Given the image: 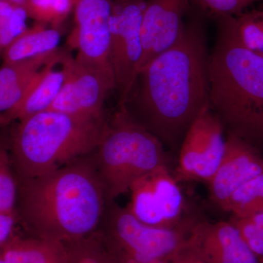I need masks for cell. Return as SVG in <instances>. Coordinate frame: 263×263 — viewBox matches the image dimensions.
I'll return each mask as SVG.
<instances>
[{
    "mask_svg": "<svg viewBox=\"0 0 263 263\" xmlns=\"http://www.w3.org/2000/svg\"><path fill=\"white\" fill-rule=\"evenodd\" d=\"M220 119L205 107L183 137L176 170L177 181L196 180L209 182L220 164L226 139Z\"/></svg>",
    "mask_w": 263,
    "mask_h": 263,
    "instance_id": "9c48e42d",
    "label": "cell"
},
{
    "mask_svg": "<svg viewBox=\"0 0 263 263\" xmlns=\"http://www.w3.org/2000/svg\"><path fill=\"white\" fill-rule=\"evenodd\" d=\"M217 21V39L209 57V105L224 130L263 146V57L237 35L235 16Z\"/></svg>",
    "mask_w": 263,
    "mask_h": 263,
    "instance_id": "3957f363",
    "label": "cell"
},
{
    "mask_svg": "<svg viewBox=\"0 0 263 263\" xmlns=\"http://www.w3.org/2000/svg\"><path fill=\"white\" fill-rule=\"evenodd\" d=\"M188 243L205 263H259L231 221L197 220Z\"/></svg>",
    "mask_w": 263,
    "mask_h": 263,
    "instance_id": "5bb4252c",
    "label": "cell"
},
{
    "mask_svg": "<svg viewBox=\"0 0 263 263\" xmlns=\"http://www.w3.org/2000/svg\"><path fill=\"white\" fill-rule=\"evenodd\" d=\"M108 115H72L55 110L18 122L10 136L15 176L36 177L64 167L95 149Z\"/></svg>",
    "mask_w": 263,
    "mask_h": 263,
    "instance_id": "277c9868",
    "label": "cell"
},
{
    "mask_svg": "<svg viewBox=\"0 0 263 263\" xmlns=\"http://www.w3.org/2000/svg\"><path fill=\"white\" fill-rule=\"evenodd\" d=\"M112 5L113 0H76L75 27L67 43L77 51L79 63L114 79L110 60Z\"/></svg>",
    "mask_w": 263,
    "mask_h": 263,
    "instance_id": "30bf717a",
    "label": "cell"
},
{
    "mask_svg": "<svg viewBox=\"0 0 263 263\" xmlns=\"http://www.w3.org/2000/svg\"><path fill=\"white\" fill-rule=\"evenodd\" d=\"M0 1H5V2H8V0H0Z\"/></svg>",
    "mask_w": 263,
    "mask_h": 263,
    "instance_id": "e575fe53",
    "label": "cell"
},
{
    "mask_svg": "<svg viewBox=\"0 0 263 263\" xmlns=\"http://www.w3.org/2000/svg\"><path fill=\"white\" fill-rule=\"evenodd\" d=\"M209 61L203 24L195 17L174 46L142 69L139 87L124 105L171 149L179 151L189 128L209 105Z\"/></svg>",
    "mask_w": 263,
    "mask_h": 263,
    "instance_id": "6da1fadb",
    "label": "cell"
},
{
    "mask_svg": "<svg viewBox=\"0 0 263 263\" xmlns=\"http://www.w3.org/2000/svg\"><path fill=\"white\" fill-rule=\"evenodd\" d=\"M263 173V157L257 147L228 134L224 155L208 182L211 199L222 209L233 193L249 180Z\"/></svg>",
    "mask_w": 263,
    "mask_h": 263,
    "instance_id": "4fadbf2b",
    "label": "cell"
},
{
    "mask_svg": "<svg viewBox=\"0 0 263 263\" xmlns=\"http://www.w3.org/2000/svg\"><path fill=\"white\" fill-rule=\"evenodd\" d=\"M230 221L238 228L245 243L257 258L263 257V228L249 217H232Z\"/></svg>",
    "mask_w": 263,
    "mask_h": 263,
    "instance_id": "484cf974",
    "label": "cell"
},
{
    "mask_svg": "<svg viewBox=\"0 0 263 263\" xmlns=\"http://www.w3.org/2000/svg\"><path fill=\"white\" fill-rule=\"evenodd\" d=\"M0 263H6L4 258H3V255H2L1 252H0Z\"/></svg>",
    "mask_w": 263,
    "mask_h": 263,
    "instance_id": "1f68e13d",
    "label": "cell"
},
{
    "mask_svg": "<svg viewBox=\"0 0 263 263\" xmlns=\"http://www.w3.org/2000/svg\"><path fill=\"white\" fill-rule=\"evenodd\" d=\"M17 181L11 155L10 137L0 134V211L15 212Z\"/></svg>",
    "mask_w": 263,
    "mask_h": 263,
    "instance_id": "44dd1931",
    "label": "cell"
},
{
    "mask_svg": "<svg viewBox=\"0 0 263 263\" xmlns=\"http://www.w3.org/2000/svg\"><path fill=\"white\" fill-rule=\"evenodd\" d=\"M60 64L65 79L60 94L48 110L81 116L105 113L104 103L116 88L114 78L81 65L64 50H60Z\"/></svg>",
    "mask_w": 263,
    "mask_h": 263,
    "instance_id": "8fae6325",
    "label": "cell"
},
{
    "mask_svg": "<svg viewBox=\"0 0 263 263\" xmlns=\"http://www.w3.org/2000/svg\"><path fill=\"white\" fill-rule=\"evenodd\" d=\"M237 35L250 51L259 53L263 50V22L258 10L243 12L235 16Z\"/></svg>",
    "mask_w": 263,
    "mask_h": 263,
    "instance_id": "603a6c76",
    "label": "cell"
},
{
    "mask_svg": "<svg viewBox=\"0 0 263 263\" xmlns=\"http://www.w3.org/2000/svg\"><path fill=\"white\" fill-rule=\"evenodd\" d=\"M259 263H263V257H261V258L259 259Z\"/></svg>",
    "mask_w": 263,
    "mask_h": 263,
    "instance_id": "d6a6232c",
    "label": "cell"
},
{
    "mask_svg": "<svg viewBox=\"0 0 263 263\" xmlns=\"http://www.w3.org/2000/svg\"><path fill=\"white\" fill-rule=\"evenodd\" d=\"M27 14L24 8H13L8 2L0 1V53L17 36L27 29Z\"/></svg>",
    "mask_w": 263,
    "mask_h": 263,
    "instance_id": "cb8c5ba5",
    "label": "cell"
},
{
    "mask_svg": "<svg viewBox=\"0 0 263 263\" xmlns=\"http://www.w3.org/2000/svg\"><path fill=\"white\" fill-rule=\"evenodd\" d=\"M60 38V29L48 28L44 24L36 23L7 46L2 53L3 64L16 63L57 51Z\"/></svg>",
    "mask_w": 263,
    "mask_h": 263,
    "instance_id": "ac0fdd59",
    "label": "cell"
},
{
    "mask_svg": "<svg viewBox=\"0 0 263 263\" xmlns=\"http://www.w3.org/2000/svg\"><path fill=\"white\" fill-rule=\"evenodd\" d=\"M109 202L128 193L137 179L168 166L165 146L136 122L124 105L108 116L100 141L91 153Z\"/></svg>",
    "mask_w": 263,
    "mask_h": 263,
    "instance_id": "5b68a950",
    "label": "cell"
},
{
    "mask_svg": "<svg viewBox=\"0 0 263 263\" xmlns=\"http://www.w3.org/2000/svg\"><path fill=\"white\" fill-rule=\"evenodd\" d=\"M200 13L215 19L237 16L258 0H192Z\"/></svg>",
    "mask_w": 263,
    "mask_h": 263,
    "instance_id": "d4e9b609",
    "label": "cell"
},
{
    "mask_svg": "<svg viewBox=\"0 0 263 263\" xmlns=\"http://www.w3.org/2000/svg\"><path fill=\"white\" fill-rule=\"evenodd\" d=\"M27 2L28 0H8V3L13 8H24V9Z\"/></svg>",
    "mask_w": 263,
    "mask_h": 263,
    "instance_id": "f1b7e54d",
    "label": "cell"
},
{
    "mask_svg": "<svg viewBox=\"0 0 263 263\" xmlns=\"http://www.w3.org/2000/svg\"><path fill=\"white\" fill-rule=\"evenodd\" d=\"M60 51L56 59L43 67L39 76L23 99L16 105L0 114V128L8 127L15 122H20L31 116L48 110L57 96L65 79L64 70H54L60 63Z\"/></svg>",
    "mask_w": 263,
    "mask_h": 263,
    "instance_id": "9a60e30c",
    "label": "cell"
},
{
    "mask_svg": "<svg viewBox=\"0 0 263 263\" xmlns=\"http://www.w3.org/2000/svg\"><path fill=\"white\" fill-rule=\"evenodd\" d=\"M197 221L186 217L175 228H155L110 201L96 232L112 263H167L187 245Z\"/></svg>",
    "mask_w": 263,
    "mask_h": 263,
    "instance_id": "8992f818",
    "label": "cell"
},
{
    "mask_svg": "<svg viewBox=\"0 0 263 263\" xmlns=\"http://www.w3.org/2000/svg\"><path fill=\"white\" fill-rule=\"evenodd\" d=\"M17 224H18V221L15 212L0 211V247L15 234V228Z\"/></svg>",
    "mask_w": 263,
    "mask_h": 263,
    "instance_id": "4316f807",
    "label": "cell"
},
{
    "mask_svg": "<svg viewBox=\"0 0 263 263\" xmlns=\"http://www.w3.org/2000/svg\"><path fill=\"white\" fill-rule=\"evenodd\" d=\"M127 210L143 224L173 228L183 219L184 198L176 176L168 166L148 173L132 184Z\"/></svg>",
    "mask_w": 263,
    "mask_h": 263,
    "instance_id": "ba28073f",
    "label": "cell"
},
{
    "mask_svg": "<svg viewBox=\"0 0 263 263\" xmlns=\"http://www.w3.org/2000/svg\"><path fill=\"white\" fill-rule=\"evenodd\" d=\"M222 210L243 218L263 212V173L242 185L226 202Z\"/></svg>",
    "mask_w": 263,
    "mask_h": 263,
    "instance_id": "d6986e66",
    "label": "cell"
},
{
    "mask_svg": "<svg viewBox=\"0 0 263 263\" xmlns=\"http://www.w3.org/2000/svg\"><path fill=\"white\" fill-rule=\"evenodd\" d=\"M6 263H69L64 243L15 234L0 247Z\"/></svg>",
    "mask_w": 263,
    "mask_h": 263,
    "instance_id": "e0dca14e",
    "label": "cell"
},
{
    "mask_svg": "<svg viewBox=\"0 0 263 263\" xmlns=\"http://www.w3.org/2000/svg\"><path fill=\"white\" fill-rule=\"evenodd\" d=\"M91 153L41 176H15V214L29 235L65 245L96 231L109 201Z\"/></svg>",
    "mask_w": 263,
    "mask_h": 263,
    "instance_id": "7a4b0ae2",
    "label": "cell"
},
{
    "mask_svg": "<svg viewBox=\"0 0 263 263\" xmlns=\"http://www.w3.org/2000/svg\"><path fill=\"white\" fill-rule=\"evenodd\" d=\"M65 245L69 263H112L96 231Z\"/></svg>",
    "mask_w": 263,
    "mask_h": 263,
    "instance_id": "7402d4cb",
    "label": "cell"
},
{
    "mask_svg": "<svg viewBox=\"0 0 263 263\" xmlns=\"http://www.w3.org/2000/svg\"><path fill=\"white\" fill-rule=\"evenodd\" d=\"M76 3V0H28L24 9L36 23L59 29L74 10Z\"/></svg>",
    "mask_w": 263,
    "mask_h": 263,
    "instance_id": "ffe728a7",
    "label": "cell"
},
{
    "mask_svg": "<svg viewBox=\"0 0 263 263\" xmlns=\"http://www.w3.org/2000/svg\"><path fill=\"white\" fill-rule=\"evenodd\" d=\"M259 15H260L261 19H262L263 22V8L261 9L258 10Z\"/></svg>",
    "mask_w": 263,
    "mask_h": 263,
    "instance_id": "4dcf8cb0",
    "label": "cell"
},
{
    "mask_svg": "<svg viewBox=\"0 0 263 263\" xmlns=\"http://www.w3.org/2000/svg\"><path fill=\"white\" fill-rule=\"evenodd\" d=\"M190 0H147L141 25V70L179 41Z\"/></svg>",
    "mask_w": 263,
    "mask_h": 263,
    "instance_id": "7c38bea8",
    "label": "cell"
},
{
    "mask_svg": "<svg viewBox=\"0 0 263 263\" xmlns=\"http://www.w3.org/2000/svg\"><path fill=\"white\" fill-rule=\"evenodd\" d=\"M247 217L250 218L256 224L263 228V212L257 213V214H254L252 216H247Z\"/></svg>",
    "mask_w": 263,
    "mask_h": 263,
    "instance_id": "f546056e",
    "label": "cell"
},
{
    "mask_svg": "<svg viewBox=\"0 0 263 263\" xmlns=\"http://www.w3.org/2000/svg\"><path fill=\"white\" fill-rule=\"evenodd\" d=\"M146 5V0H113L110 60L119 105L129 101L138 84L143 57L141 25Z\"/></svg>",
    "mask_w": 263,
    "mask_h": 263,
    "instance_id": "52a82bcc",
    "label": "cell"
},
{
    "mask_svg": "<svg viewBox=\"0 0 263 263\" xmlns=\"http://www.w3.org/2000/svg\"><path fill=\"white\" fill-rule=\"evenodd\" d=\"M167 263H205L194 249L187 245L179 252L174 259Z\"/></svg>",
    "mask_w": 263,
    "mask_h": 263,
    "instance_id": "83f0119b",
    "label": "cell"
},
{
    "mask_svg": "<svg viewBox=\"0 0 263 263\" xmlns=\"http://www.w3.org/2000/svg\"><path fill=\"white\" fill-rule=\"evenodd\" d=\"M258 54L260 55L261 57H263V50L262 51L260 52V53H259Z\"/></svg>",
    "mask_w": 263,
    "mask_h": 263,
    "instance_id": "836d02e7",
    "label": "cell"
},
{
    "mask_svg": "<svg viewBox=\"0 0 263 263\" xmlns=\"http://www.w3.org/2000/svg\"><path fill=\"white\" fill-rule=\"evenodd\" d=\"M60 49L0 67V114L14 108L23 99L43 67L56 59Z\"/></svg>",
    "mask_w": 263,
    "mask_h": 263,
    "instance_id": "2e32d148",
    "label": "cell"
}]
</instances>
